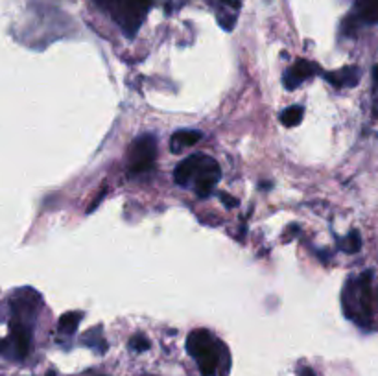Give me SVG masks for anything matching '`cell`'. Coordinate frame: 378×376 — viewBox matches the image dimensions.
Listing matches in <instances>:
<instances>
[{
	"mask_svg": "<svg viewBox=\"0 0 378 376\" xmlns=\"http://www.w3.org/2000/svg\"><path fill=\"white\" fill-rule=\"evenodd\" d=\"M314 74H316V67L305 61V59H299L296 65L284 74V85H286V89H297L299 83H303L307 78L314 76Z\"/></svg>",
	"mask_w": 378,
	"mask_h": 376,
	"instance_id": "obj_4",
	"label": "cell"
},
{
	"mask_svg": "<svg viewBox=\"0 0 378 376\" xmlns=\"http://www.w3.org/2000/svg\"><path fill=\"white\" fill-rule=\"evenodd\" d=\"M130 347L135 351V353H144V351H148L150 349V341L146 336L142 334H137L133 336L130 340Z\"/></svg>",
	"mask_w": 378,
	"mask_h": 376,
	"instance_id": "obj_15",
	"label": "cell"
},
{
	"mask_svg": "<svg viewBox=\"0 0 378 376\" xmlns=\"http://www.w3.org/2000/svg\"><path fill=\"white\" fill-rule=\"evenodd\" d=\"M155 155H157V142L152 135H141L133 141L130 148V174L137 176L146 172L150 166L154 165Z\"/></svg>",
	"mask_w": 378,
	"mask_h": 376,
	"instance_id": "obj_2",
	"label": "cell"
},
{
	"mask_svg": "<svg viewBox=\"0 0 378 376\" xmlns=\"http://www.w3.org/2000/svg\"><path fill=\"white\" fill-rule=\"evenodd\" d=\"M218 23L222 24V28L227 30V32L235 28V17H233V15H218Z\"/></svg>",
	"mask_w": 378,
	"mask_h": 376,
	"instance_id": "obj_17",
	"label": "cell"
},
{
	"mask_svg": "<svg viewBox=\"0 0 378 376\" xmlns=\"http://www.w3.org/2000/svg\"><path fill=\"white\" fill-rule=\"evenodd\" d=\"M196 362H198V367H200V373L203 376H214L216 371H218V353H216V345L205 349L203 353L196 356Z\"/></svg>",
	"mask_w": 378,
	"mask_h": 376,
	"instance_id": "obj_8",
	"label": "cell"
},
{
	"mask_svg": "<svg viewBox=\"0 0 378 376\" xmlns=\"http://www.w3.org/2000/svg\"><path fill=\"white\" fill-rule=\"evenodd\" d=\"M373 113L378 118V65L373 69Z\"/></svg>",
	"mask_w": 378,
	"mask_h": 376,
	"instance_id": "obj_16",
	"label": "cell"
},
{
	"mask_svg": "<svg viewBox=\"0 0 378 376\" xmlns=\"http://www.w3.org/2000/svg\"><path fill=\"white\" fill-rule=\"evenodd\" d=\"M220 198H222V201H224V205L227 207V209H233V207H238V200H237V198H233V196H229V194H220Z\"/></svg>",
	"mask_w": 378,
	"mask_h": 376,
	"instance_id": "obj_18",
	"label": "cell"
},
{
	"mask_svg": "<svg viewBox=\"0 0 378 376\" xmlns=\"http://www.w3.org/2000/svg\"><path fill=\"white\" fill-rule=\"evenodd\" d=\"M80 319H82V314H80V312H69L65 316H61L60 325H58V327H60V332H63V334H72V332L78 329Z\"/></svg>",
	"mask_w": 378,
	"mask_h": 376,
	"instance_id": "obj_13",
	"label": "cell"
},
{
	"mask_svg": "<svg viewBox=\"0 0 378 376\" xmlns=\"http://www.w3.org/2000/svg\"><path fill=\"white\" fill-rule=\"evenodd\" d=\"M356 15L360 21L378 24V0H356Z\"/></svg>",
	"mask_w": 378,
	"mask_h": 376,
	"instance_id": "obj_11",
	"label": "cell"
},
{
	"mask_svg": "<svg viewBox=\"0 0 378 376\" xmlns=\"http://www.w3.org/2000/svg\"><path fill=\"white\" fill-rule=\"evenodd\" d=\"M301 376H316V375H314V371L310 369V367H307V369L301 371Z\"/></svg>",
	"mask_w": 378,
	"mask_h": 376,
	"instance_id": "obj_19",
	"label": "cell"
},
{
	"mask_svg": "<svg viewBox=\"0 0 378 376\" xmlns=\"http://www.w3.org/2000/svg\"><path fill=\"white\" fill-rule=\"evenodd\" d=\"M12 338L15 351H17V356L19 358H24L26 354L30 353V330L23 327V325H13Z\"/></svg>",
	"mask_w": 378,
	"mask_h": 376,
	"instance_id": "obj_9",
	"label": "cell"
},
{
	"mask_svg": "<svg viewBox=\"0 0 378 376\" xmlns=\"http://www.w3.org/2000/svg\"><path fill=\"white\" fill-rule=\"evenodd\" d=\"M201 139V133H198V131L194 130H179L176 131L174 135H172V152H181L183 148H189V146H194V144H198V141Z\"/></svg>",
	"mask_w": 378,
	"mask_h": 376,
	"instance_id": "obj_10",
	"label": "cell"
},
{
	"mask_svg": "<svg viewBox=\"0 0 378 376\" xmlns=\"http://www.w3.org/2000/svg\"><path fill=\"white\" fill-rule=\"evenodd\" d=\"M325 78L334 87H355L360 80V69L358 67H345L342 71L327 74Z\"/></svg>",
	"mask_w": 378,
	"mask_h": 376,
	"instance_id": "obj_5",
	"label": "cell"
},
{
	"mask_svg": "<svg viewBox=\"0 0 378 376\" xmlns=\"http://www.w3.org/2000/svg\"><path fill=\"white\" fill-rule=\"evenodd\" d=\"M47 376H56V373H54V371H48Z\"/></svg>",
	"mask_w": 378,
	"mask_h": 376,
	"instance_id": "obj_21",
	"label": "cell"
},
{
	"mask_svg": "<svg viewBox=\"0 0 378 376\" xmlns=\"http://www.w3.org/2000/svg\"><path fill=\"white\" fill-rule=\"evenodd\" d=\"M213 345L214 341L207 330H194V332L189 336V340H187V351H189L192 358H196L198 354L203 353L205 349L213 347Z\"/></svg>",
	"mask_w": 378,
	"mask_h": 376,
	"instance_id": "obj_6",
	"label": "cell"
},
{
	"mask_svg": "<svg viewBox=\"0 0 378 376\" xmlns=\"http://www.w3.org/2000/svg\"><path fill=\"white\" fill-rule=\"evenodd\" d=\"M303 107L301 106H292L288 109H284L283 115H281V122L286 126V128H294V126H299L303 120Z\"/></svg>",
	"mask_w": 378,
	"mask_h": 376,
	"instance_id": "obj_12",
	"label": "cell"
},
{
	"mask_svg": "<svg viewBox=\"0 0 378 376\" xmlns=\"http://www.w3.org/2000/svg\"><path fill=\"white\" fill-rule=\"evenodd\" d=\"M220 166L218 163L207 155H201L200 166H198V170L194 174V185H196V192L201 198H207L211 192H213L214 185L220 181Z\"/></svg>",
	"mask_w": 378,
	"mask_h": 376,
	"instance_id": "obj_3",
	"label": "cell"
},
{
	"mask_svg": "<svg viewBox=\"0 0 378 376\" xmlns=\"http://www.w3.org/2000/svg\"><path fill=\"white\" fill-rule=\"evenodd\" d=\"M200 161L201 155H190L189 159L181 161L178 165V168H176V172H174V179H176V183L181 185V187H185V185L194 177L196 170H198V166H200Z\"/></svg>",
	"mask_w": 378,
	"mask_h": 376,
	"instance_id": "obj_7",
	"label": "cell"
},
{
	"mask_svg": "<svg viewBox=\"0 0 378 376\" xmlns=\"http://www.w3.org/2000/svg\"><path fill=\"white\" fill-rule=\"evenodd\" d=\"M152 2L150 0H109V10L126 36L133 37L146 19Z\"/></svg>",
	"mask_w": 378,
	"mask_h": 376,
	"instance_id": "obj_1",
	"label": "cell"
},
{
	"mask_svg": "<svg viewBox=\"0 0 378 376\" xmlns=\"http://www.w3.org/2000/svg\"><path fill=\"white\" fill-rule=\"evenodd\" d=\"M342 249L347 253H358L362 249V238L358 231H351L345 240H342Z\"/></svg>",
	"mask_w": 378,
	"mask_h": 376,
	"instance_id": "obj_14",
	"label": "cell"
},
{
	"mask_svg": "<svg viewBox=\"0 0 378 376\" xmlns=\"http://www.w3.org/2000/svg\"><path fill=\"white\" fill-rule=\"evenodd\" d=\"M6 347H8V341L6 340H0V354L6 351Z\"/></svg>",
	"mask_w": 378,
	"mask_h": 376,
	"instance_id": "obj_20",
	"label": "cell"
}]
</instances>
